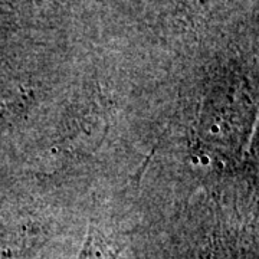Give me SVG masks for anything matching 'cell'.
<instances>
[{"instance_id": "6da1fadb", "label": "cell", "mask_w": 259, "mask_h": 259, "mask_svg": "<svg viewBox=\"0 0 259 259\" xmlns=\"http://www.w3.org/2000/svg\"><path fill=\"white\" fill-rule=\"evenodd\" d=\"M118 250L97 233H90L79 259H115Z\"/></svg>"}]
</instances>
